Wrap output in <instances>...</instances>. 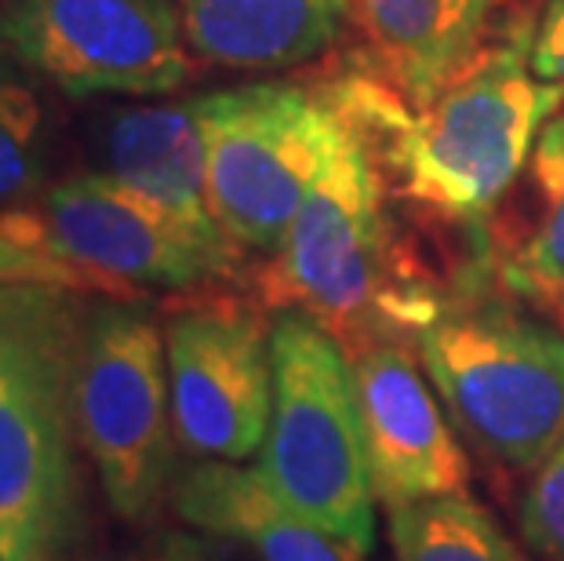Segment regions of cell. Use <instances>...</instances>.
<instances>
[{
  "mask_svg": "<svg viewBox=\"0 0 564 561\" xmlns=\"http://www.w3.org/2000/svg\"><path fill=\"white\" fill-rule=\"evenodd\" d=\"M332 103L415 208L481 223L532 161L539 131L561 110V88L543 85L528 47L510 41L477 55L423 110L365 80L339 85Z\"/></svg>",
  "mask_w": 564,
  "mask_h": 561,
  "instance_id": "obj_1",
  "label": "cell"
},
{
  "mask_svg": "<svg viewBox=\"0 0 564 561\" xmlns=\"http://www.w3.org/2000/svg\"><path fill=\"white\" fill-rule=\"evenodd\" d=\"M259 295L278 314L299 310L317 321L346 354L415 336L441 310L393 252L379 161L346 117L284 245L262 270Z\"/></svg>",
  "mask_w": 564,
  "mask_h": 561,
  "instance_id": "obj_2",
  "label": "cell"
},
{
  "mask_svg": "<svg viewBox=\"0 0 564 561\" xmlns=\"http://www.w3.org/2000/svg\"><path fill=\"white\" fill-rule=\"evenodd\" d=\"M80 295L0 284V561H52L77 499Z\"/></svg>",
  "mask_w": 564,
  "mask_h": 561,
  "instance_id": "obj_3",
  "label": "cell"
},
{
  "mask_svg": "<svg viewBox=\"0 0 564 561\" xmlns=\"http://www.w3.org/2000/svg\"><path fill=\"white\" fill-rule=\"evenodd\" d=\"M452 420L507 467H539L564 441V328L499 295H459L415 332Z\"/></svg>",
  "mask_w": 564,
  "mask_h": 561,
  "instance_id": "obj_4",
  "label": "cell"
},
{
  "mask_svg": "<svg viewBox=\"0 0 564 561\" xmlns=\"http://www.w3.org/2000/svg\"><path fill=\"white\" fill-rule=\"evenodd\" d=\"M270 350L273 412L256 467L288 507L368 554L376 488L350 357L299 310L270 321Z\"/></svg>",
  "mask_w": 564,
  "mask_h": 561,
  "instance_id": "obj_5",
  "label": "cell"
},
{
  "mask_svg": "<svg viewBox=\"0 0 564 561\" xmlns=\"http://www.w3.org/2000/svg\"><path fill=\"white\" fill-rule=\"evenodd\" d=\"M189 106L215 223L241 252L273 256L339 139V106L299 80H251Z\"/></svg>",
  "mask_w": 564,
  "mask_h": 561,
  "instance_id": "obj_6",
  "label": "cell"
},
{
  "mask_svg": "<svg viewBox=\"0 0 564 561\" xmlns=\"http://www.w3.org/2000/svg\"><path fill=\"white\" fill-rule=\"evenodd\" d=\"M74 423L113 515L147 521L172 493L175 427L164 325L142 300L99 295L80 310Z\"/></svg>",
  "mask_w": 564,
  "mask_h": 561,
  "instance_id": "obj_7",
  "label": "cell"
},
{
  "mask_svg": "<svg viewBox=\"0 0 564 561\" xmlns=\"http://www.w3.org/2000/svg\"><path fill=\"white\" fill-rule=\"evenodd\" d=\"M41 216L55 245L110 300L200 292L241 273L245 252L219 226H197L113 175L88 172L47 186Z\"/></svg>",
  "mask_w": 564,
  "mask_h": 561,
  "instance_id": "obj_8",
  "label": "cell"
},
{
  "mask_svg": "<svg viewBox=\"0 0 564 561\" xmlns=\"http://www.w3.org/2000/svg\"><path fill=\"white\" fill-rule=\"evenodd\" d=\"M0 44L69 99H153L194 77L175 0H11Z\"/></svg>",
  "mask_w": 564,
  "mask_h": 561,
  "instance_id": "obj_9",
  "label": "cell"
},
{
  "mask_svg": "<svg viewBox=\"0 0 564 561\" xmlns=\"http://www.w3.org/2000/svg\"><path fill=\"white\" fill-rule=\"evenodd\" d=\"M172 427L194 460L245 463L270 431V325L241 295H197L164 321Z\"/></svg>",
  "mask_w": 564,
  "mask_h": 561,
  "instance_id": "obj_10",
  "label": "cell"
},
{
  "mask_svg": "<svg viewBox=\"0 0 564 561\" xmlns=\"http://www.w3.org/2000/svg\"><path fill=\"white\" fill-rule=\"evenodd\" d=\"M354 365L371 488L387 510L470 493V460L441 412L434 384L404 339H376L346 354Z\"/></svg>",
  "mask_w": 564,
  "mask_h": 561,
  "instance_id": "obj_11",
  "label": "cell"
},
{
  "mask_svg": "<svg viewBox=\"0 0 564 561\" xmlns=\"http://www.w3.org/2000/svg\"><path fill=\"white\" fill-rule=\"evenodd\" d=\"M167 499L186 525L245 543L259 561H365V551L288 507L259 467L197 460L172 477Z\"/></svg>",
  "mask_w": 564,
  "mask_h": 561,
  "instance_id": "obj_12",
  "label": "cell"
},
{
  "mask_svg": "<svg viewBox=\"0 0 564 561\" xmlns=\"http://www.w3.org/2000/svg\"><path fill=\"white\" fill-rule=\"evenodd\" d=\"M507 0H354V15L393 91L423 110L485 52Z\"/></svg>",
  "mask_w": 564,
  "mask_h": 561,
  "instance_id": "obj_13",
  "label": "cell"
},
{
  "mask_svg": "<svg viewBox=\"0 0 564 561\" xmlns=\"http://www.w3.org/2000/svg\"><path fill=\"white\" fill-rule=\"evenodd\" d=\"M189 52L223 69H295L339 44L354 0H175Z\"/></svg>",
  "mask_w": 564,
  "mask_h": 561,
  "instance_id": "obj_14",
  "label": "cell"
},
{
  "mask_svg": "<svg viewBox=\"0 0 564 561\" xmlns=\"http://www.w3.org/2000/svg\"><path fill=\"white\" fill-rule=\"evenodd\" d=\"M102 175L142 190L197 226H219L208 208L204 142L189 103L121 106L95 125Z\"/></svg>",
  "mask_w": 564,
  "mask_h": 561,
  "instance_id": "obj_15",
  "label": "cell"
},
{
  "mask_svg": "<svg viewBox=\"0 0 564 561\" xmlns=\"http://www.w3.org/2000/svg\"><path fill=\"white\" fill-rule=\"evenodd\" d=\"M44 80L0 44V208H26L47 194L55 158V117Z\"/></svg>",
  "mask_w": 564,
  "mask_h": 561,
  "instance_id": "obj_16",
  "label": "cell"
},
{
  "mask_svg": "<svg viewBox=\"0 0 564 561\" xmlns=\"http://www.w3.org/2000/svg\"><path fill=\"white\" fill-rule=\"evenodd\" d=\"M387 515L398 561H532L470 493L419 499Z\"/></svg>",
  "mask_w": 564,
  "mask_h": 561,
  "instance_id": "obj_17",
  "label": "cell"
},
{
  "mask_svg": "<svg viewBox=\"0 0 564 561\" xmlns=\"http://www.w3.org/2000/svg\"><path fill=\"white\" fill-rule=\"evenodd\" d=\"M532 197L535 219L524 241L502 262V278L513 292L564 300V110L543 125L535 139L532 161Z\"/></svg>",
  "mask_w": 564,
  "mask_h": 561,
  "instance_id": "obj_18",
  "label": "cell"
},
{
  "mask_svg": "<svg viewBox=\"0 0 564 561\" xmlns=\"http://www.w3.org/2000/svg\"><path fill=\"white\" fill-rule=\"evenodd\" d=\"M0 284L102 295V289L55 245L41 208H0Z\"/></svg>",
  "mask_w": 564,
  "mask_h": 561,
  "instance_id": "obj_19",
  "label": "cell"
},
{
  "mask_svg": "<svg viewBox=\"0 0 564 561\" xmlns=\"http://www.w3.org/2000/svg\"><path fill=\"white\" fill-rule=\"evenodd\" d=\"M524 540L550 561H564V441L539 463L521 504Z\"/></svg>",
  "mask_w": 564,
  "mask_h": 561,
  "instance_id": "obj_20",
  "label": "cell"
},
{
  "mask_svg": "<svg viewBox=\"0 0 564 561\" xmlns=\"http://www.w3.org/2000/svg\"><path fill=\"white\" fill-rule=\"evenodd\" d=\"M528 66L543 85L564 88V0H546L528 41Z\"/></svg>",
  "mask_w": 564,
  "mask_h": 561,
  "instance_id": "obj_21",
  "label": "cell"
},
{
  "mask_svg": "<svg viewBox=\"0 0 564 561\" xmlns=\"http://www.w3.org/2000/svg\"><path fill=\"white\" fill-rule=\"evenodd\" d=\"M161 561H208V558H204V551H200L197 543H189V540H175V543H167V547H164Z\"/></svg>",
  "mask_w": 564,
  "mask_h": 561,
  "instance_id": "obj_22",
  "label": "cell"
},
{
  "mask_svg": "<svg viewBox=\"0 0 564 561\" xmlns=\"http://www.w3.org/2000/svg\"><path fill=\"white\" fill-rule=\"evenodd\" d=\"M557 310H561V317H564V300H557Z\"/></svg>",
  "mask_w": 564,
  "mask_h": 561,
  "instance_id": "obj_23",
  "label": "cell"
},
{
  "mask_svg": "<svg viewBox=\"0 0 564 561\" xmlns=\"http://www.w3.org/2000/svg\"><path fill=\"white\" fill-rule=\"evenodd\" d=\"M8 4H11V0H0V11H4V8H8Z\"/></svg>",
  "mask_w": 564,
  "mask_h": 561,
  "instance_id": "obj_24",
  "label": "cell"
}]
</instances>
